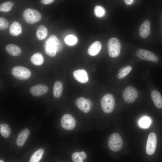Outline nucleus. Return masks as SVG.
<instances>
[{"label":"nucleus","mask_w":162,"mask_h":162,"mask_svg":"<svg viewBox=\"0 0 162 162\" xmlns=\"http://www.w3.org/2000/svg\"></svg>","instance_id":"36"},{"label":"nucleus","mask_w":162,"mask_h":162,"mask_svg":"<svg viewBox=\"0 0 162 162\" xmlns=\"http://www.w3.org/2000/svg\"><path fill=\"white\" fill-rule=\"evenodd\" d=\"M63 90V85L60 81H56L53 86V93L54 96L56 98L60 97L62 94Z\"/></svg>","instance_id":"20"},{"label":"nucleus","mask_w":162,"mask_h":162,"mask_svg":"<svg viewBox=\"0 0 162 162\" xmlns=\"http://www.w3.org/2000/svg\"><path fill=\"white\" fill-rule=\"evenodd\" d=\"M151 122L150 119L147 117H144L142 118L139 121V125L143 128H147L150 125Z\"/></svg>","instance_id":"27"},{"label":"nucleus","mask_w":162,"mask_h":162,"mask_svg":"<svg viewBox=\"0 0 162 162\" xmlns=\"http://www.w3.org/2000/svg\"><path fill=\"white\" fill-rule=\"evenodd\" d=\"M11 73L15 77L21 80L28 79L31 75V71L28 69L21 66L14 67L12 70Z\"/></svg>","instance_id":"6"},{"label":"nucleus","mask_w":162,"mask_h":162,"mask_svg":"<svg viewBox=\"0 0 162 162\" xmlns=\"http://www.w3.org/2000/svg\"><path fill=\"white\" fill-rule=\"evenodd\" d=\"M64 41L68 45H72L75 44L76 43L77 39L74 36L70 35L65 37Z\"/></svg>","instance_id":"29"},{"label":"nucleus","mask_w":162,"mask_h":162,"mask_svg":"<svg viewBox=\"0 0 162 162\" xmlns=\"http://www.w3.org/2000/svg\"><path fill=\"white\" fill-rule=\"evenodd\" d=\"M54 1V0H41V2L44 4H50Z\"/></svg>","instance_id":"32"},{"label":"nucleus","mask_w":162,"mask_h":162,"mask_svg":"<svg viewBox=\"0 0 162 162\" xmlns=\"http://www.w3.org/2000/svg\"><path fill=\"white\" fill-rule=\"evenodd\" d=\"M108 144L109 148L111 151L117 152L122 148L123 141L120 135L117 133L111 134L109 137Z\"/></svg>","instance_id":"3"},{"label":"nucleus","mask_w":162,"mask_h":162,"mask_svg":"<svg viewBox=\"0 0 162 162\" xmlns=\"http://www.w3.org/2000/svg\"><path fill=\"white\" fill-rule=\"evenodd\" d=\"M134 0H125L124 2L127 4H131L133 3Z\"/></svg>","instance_id":"34"},{"label":"nucleus","mask_w":162,"mask_h":162,"mask_svg":"<svg viewBox=\"0 0 162 162\" xmlns=\"http://www.w3.org/2000/svg\"><path fill=\"white\" fill-rule=\"evenodd\" d=\"M150 32V24L149 20H146L144 21L139 28V34L143 38L148 37Z\"/></svg>","instance_id":"14"},{"label":"nucleus","mask_w":162,"mask_h":162,"mask_svg":"<svg viewBox=\"0 0 162 162\" xmlns=\"http://www.w3.org/2000/svg\"><path fill=\"white\" fill-rule=\"evenodd\" d=\"M0 162H4L3 160H0Z\"/></svg>","instance_id":"35"},{"label":"nucleus","mask_w":162,"mask_h":162,"mask_svg":"<svg viewBox=\"0 0 162 162\" xmlns=\"http://www.w3.org/2000/svg\"><path fill=\"white\" fill-rule=\"evenodd\" d=\"M48 90V87L42 84H38L31 87L30 91L33 96L38 97L47 93Z\"/></svg>","instance_id":"12"},{"label":"nucleus","mask_w":162,"mask_h":162,"mask_svg":"<svg viewBox=\"0 0 162 162\" xmlns=\"http://www.w3.org/2000/svg\"><path fill=\"white\" fill-rule=\"evenodd\" d=\"M136 54L140 59L149 61L157 62L158 58L155 54L150 51L142 49H139L136 52Z\"/></svg>","instance_id":"9"},{"label":"nucleus","mask_w":162,"mask_h":162,"mask_svg":"<svg viewBox=\"0 0 162 162\" xmlns=\"http://www.w3.org/2000/svg\"><path fill=\"white\" fill-rule=\"evenodd\" d=\"M138 96L137 90L134 87L128 86L125 88L123 92V96L124 100L128 103L134 102Z\"/></svg>","instance_id":"7"},{"label":"nucleus","mask_w":162,"mask_h":162,"mask_svg":"<svg viewBox=\"0 0 162 162\" xmlns=\"http://www.w3.org/2000/svg\"><path fill=\"white\" fill-rule=\"evenodd\" d=\"M132 69L131 66L130 65L121 68L118 70V78L119 79H123L129 73Z\"/></svg>","instance_id":"23"},{"label":"nucleus","mask_w":162,"mask_h":162,"mask_svg":"<svg viewBox=\"0 0 162 162\" xmlns=\"http://www.w3.org/2000/svg\"><path fill=\"white\" fill-rule=\"evenodd\" d=\"M76 106L81 111L85 113L88 112L92 108L93 104L89 99L81 97L76 99Z\"/></svg>","instance_id":"8"},{"label":"nucleus","mask_w":162,"mask_h":162,"mask_svg":"<svg viewBox=\"0 0 162 162\" xmlns=\"http://www.w3.org/2000/svg\"><path fill=\"white\" fill-rule=\"evenodd\" d=\"M9 26L8 21L6 19L0 17V29L1 30H4L7 29Z\"/></svg>","instance_id":"30"},{"label":"nucleus","mask_w":162,"mask_h":162,"mask_svg":"<svg viewBox=\"0 0 162 162\" xmlns=\"http://www.w3.org/2000/svg\"><path fill=\"white\" fill-rule=\"evenodd\" d=\"M30 133L27 129H24L19 134L16 140V144L18 146H22L26 142Z\"/></svg>","instance_id":"15"},{"label":"nucleus","mask_w":162,"mask_h":162,"mask_svg":"<svg viewBox=\"0 0 162 162\" xmlns=\"http://www.w3.org/2000/svg\"><path fill=\"white\" fill-rule=\"evenodd\" d=\"M0 132L1 135L4 138L8 137L11 131L9 126L5 123H2L0 125Z\"/></svg>","instance_id":"25"},{"label":"nucleus","mask_w":162,"mask_h":162,"mask_svg":"<svg viewBox=\"0 0 162 162\" xmlns=\"http://www.w3.org/2000/svg\"><path fill=\"white\" fill-rule=\"evenodd\" d=\"M30 60L33 64L40 65L43 63L44 58L42 53L37 52L34 54L31 57Z\"/></svg>","instance_id":"22"},{"label":"nucleus","mask_w":162,"mask_h":162,"mask_svg":"<svg viewBox=\"0 0 162 162\" xmlns=\"http://www.w3.org/2000/svg\"><path fill=\"white\" fill-rule=\"evenodd\" d=\"M22 17L26 22L30 24L38 22L41 18V15L38 10L30 8L26 9L23 11Z\"/></svg>","instance_id":"2"},{"label":"nucleus","mask_w":162,"mask_h":162,"mask_svg":"<svg viewBox=\"0 0 162 162\" xmlns=\"http://www.w3.org/2000/svg\"><path fill=\"white\" fill-rule=\"evenodd\" d=\"M5 50L7 52L13 56H16L20 54L21 51L18 46L13 44H9L6 46Z\"/></svg>","instance_id":"19"},{"label":"nucleus","mask_w":162,"mask_h":162,"mask_svg":"<svg viewBox=\"0 0 162 162\" xmlns=\"http://www.w3.org/2000/svg\"><path fill=\"white\" fill-rule=\"evenodd\" d=\"M79 154L80 157L83 159H85L86 157V155L84 152H79Z\"/></svg>","instance_id":"33"},{"label":"nucleus","mask_w":162,"mask_h":162,"mask_svg":"<svg viewBox=\"0 0 162 162\" xmlns=\"http://www.w3.org/2000/svg\"><path fill=\"white\" fill-rule=\"evenodd\" d=\"M101 47V44L99 41H96L90 45L88 50V54L91 56H95L98 54Z\"/></svg>","instance_id":"17"},{"label":"nucleus","mask_w":162,"mask_h":162,"mask_svg":"<svg viewBox=\"0 0 162 162\" xmlns=\"http://www.w3.org/2000/svg\"><path fill=\"white\" fill-rule=\"evenodd\" d=\"M72 159L73 162H83V160L80 156L79 152H75L72 155Z\"/></svg>","instance_id":"31"},{"label":"nucleus","mask_w":162,"mask_h":162,"mask_svg":"<svg viewBox=\"0 0 162 162\" xmlns=\"http://www.w3.org/2000/svg\"><path fill=\"white\" fill-rule=\"evenodd\" d=\"M44 150L40 148L35 152L31 157L29 162H39L42 157Z\"/></svg>","instance_id":"24"},{"label":"nucleus","mask_w":162,"mask_h":162,"mask_svg":"<svg viewBox=\"0 0 162 162\" xmlns=\"http://www.w3.org/2000/svg\"><path fill=\"white\" fill-rule=\"evenodd\" d=\"M94 12L95 15L99 17L103 16L105 12L104 8L100 6H97L95 7Z\"/></svg>","instance_id":"28"},{"label":"nucleus","mask_w":162,"mask_h":162,"mask_svg":"<svg viewBox=\"0 0 162 162\" xmlns=\"http://www.w3.org/2000/svg\"><path fill=\"white\" fill-rule=\"evenodd\" d=\"M115 104V98L113 95L107 94L102 98L100 102L103 111L105 113H109L112 111Z\"/></svg>","instance_id":"4"},{"label":"nucleus","mask_w":162,"mask_h":162,"mask_svg":"<svg viewBox=\"0 0 162 162\" xmlns=\"http://www.w3.org/2000/svg\"><path fill=\"white\" fill-rule=\"evenodd\" d=\"M157 137L154 133H150L148 137L146 146V152L147 154L152 155L156 150L157 144Z\"/></svg>","instance_id":"11"},{"label":"nucleus","mask_w":162,"mask_h":162,"mask_svg":"<svg viewBox=\"0 0 162 162\" xmlns=\"http://www.w3.org/2000/svg\"><path fill=\"white\" fill-rule=\"evenodd\" d=\"M151 95L157 108L158 109L162 108V97L159 92L157 90H154L152 92Z\"/></svg>","instance_id":"16"},{"label":"nucleus","mask_w":162,"mask_h":162,"mask_svg":"<svg viewBox=\"0 0 162 162\" xmlns=\"http://www.w3.org/2000/svg\"><path fill=\"white\" fill-rule=\"evenodd\" d=\"M48 32L46 27L43 25L39 26L37 28L36 34L38 40L44 39L47 36Z\"/></svg>","instance_id":"21"},{"label":"nucleus","mask_w":162,"mask_h":162,"mask_svg":"<svg viewBox=\"0 0 162 162\" xmlns=\"http://www.w3.org/2000/svg\"><path fill=\"white\" fill-rule=\"evenodd\" d=\"M73 75L75 79L80 83H85L88 81V78L86 71L83 69L74 71Z\"/></svg>","instance_id":"13"},{"label":"nucleus","mask_w":162,"mask_h":162,"mask_svg":"<svg viewBox=\"0 0 162 162\" xmlns=\"http://www.w3.org/2000/svg\"><path fill=\"white\" fill-rule=\"evenodd\" d=\"M11 34L17 36L20 34L22 32V26L18 22L15 21L10 25L9 29Z\"/></svg>","instance_id":"18"},{"label":"nucleus","mask_w":162,"mask_h":162,"mask_svg":"<svg viewBox=\"0 0 162 162\" xmlns=\"http://www.w3.org/2000/svg\"><path fill=\"white\" fill-rule=\"evenodd\" d=\"M107 46L110 57L114 58L119 56L121 48V44L118 38H112L110 39L107 43Z\"/></svg>","instance_id":"5"},{"label":"nucleus","mask_w":162,"mask_h":162,"mask_svg":"<svg viewBox=\"0 0 162 162\" xmlns=\"http://www.w3.org/2000/svg\"><path fill=\"white\" fill-rule=\"evenodd\" d=\"M61 124L64 128L70 130L74 128L76 122L75 118L71 115L66 114L63 115L62 118Z\"/></svg>","instance_id":"10"},{"label":"nucleus","mask_w":162,"mask_h":162,"mask_svg":"<svg viewBox=\"0 0 162 162\" xmlns=\"http://www.w3.org/2000/svg\"><path fill=\"white\" fill-rule=\"evenodd\" d=\"M13 1H7L1 4L0 5L1 11L8 12L11 10L14 5Z\"/></svg>","instance_id":"26"},{"label":"nucleus","mask_w":162,"mask_h":162,"mask_svg":"<svg viewBox=\"0 0 162 162\" xmlns=\"http://www.w3.org/2000/svg\"><path fill=\"white\" fill-rule=\"evenodd\" d=\"M45 52L50 57L55 56L56 53L61 51L63 48L61 40L54 35H52L46 41L44 44Z\"/></svg>","instance_id":"1"}]
</instances>
